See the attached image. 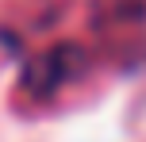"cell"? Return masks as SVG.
<instances>
[{
    "instance_id": "cell-1",
    "label": "cell",
    "mask_w": 146,
    "mask_h": 142,
    "mask_svg": "<svg viewBox=\"0 0 146 142\" xmlns=\"http://www.w3.org/2000/svg\"><path fill=\"white\" fill-rule=\"evenodd\" d=\"M81 69H85V54H81L77 46H50V50H42L38 58H31L27 65H23L19 85L31 96H50V92H58L66 81H73Z\"/></svg>"
}]
</instances>
